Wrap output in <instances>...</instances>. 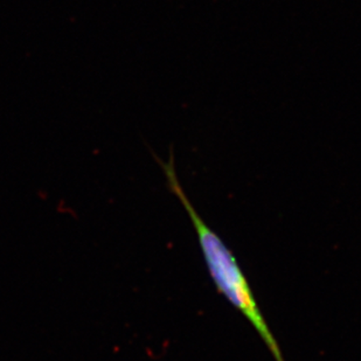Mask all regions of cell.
Returning a JSON list of instances; mask_svg holds the SVG:
<instances>
[{
  "label": "cell",
  "mask_w": 361,
  "mask_h": 361,
  "mask_svg": "<svg viewBox=\"0 0 361 361\" xmlns=\"http://www.w3.org/2000/svg\"><path fill=\"white\" fill-rule=\"evenodd\" d=\"M152 154L154 161L159 164L164 176L166 178L167 188L172 195L179 199L191 219L192 225L195 227L198 236L199 245L204 255L208 273L211 275L219 293L224 295L226 300H228L229 303L232 304L233 307H235L255 329L270 353L273 355L274 359L276 361H286L283 358L280 345L263 317L247 277L238 264L235 256L233 255L231 249L220 239V236L206 225V222L201 219L191 200L185 193L184 188L178 179L173 149L171 147L170 158L167 161H161L159 156L154 152H152Z\"/></svg>",
  "instance_id": "6da1fadb"
}]
</instances>
